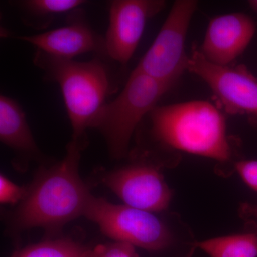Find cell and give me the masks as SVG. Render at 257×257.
<instances>
[{"instance_id":"7a4b0ae2","label":"cell","mask_w":257,"mask_h":257,"mask_svg":"<svg viewBox=\"0 0 257 257\" xmlns=\"http://www.w3.org/2000/svg\"><path fill=\"white\" fill-rule=\"evenodd\" d=\"M148 116L152 138L161 145L218 162L231 158L226 119L209 101L157 106Z\"/></svg>"},{"instance_id":"30bf717a","label":"cell","mask_w":257,"mask_h":257,"mask_svg":"<svg viewBox=\"0 0 257 257\" xmlns=\"http://www.w3.org/2000/svg\"><path fill=\"white\" fill-rule=\"evenodd\" d=\"M256 24L241 13L218 15L208 25L199 50L206 60L221 66L231 65L251 43Z\"/></svg>"},{"instance_id":"2e32d148","label":"cell","mask_w":257,"mask_h":257,"mask_svg":"<svg viewBox=\"0 0 257 257\" xmlns=\"http://www.w3.org/2000/svg\"><path fill=\"white\" fill-rule=\"evenodd\" d=\"M84 257H139L135 246L130 243L114 241L86 251Z\"/></svg>"},{"instance_id":"ac0fdd59","label":"cell","mask_w":257,"mask_h":257,"mask_svg":"<svg viewBox=\"0 0 257 257\" xmlns=\"http://www.w3.org/2000/svg\"><path fill=\"white\" fill-rule=\"evenodd\" d=\"M241 178L257 192V160H241L235 165Z\"/></svg>"},{"instance_id":"9c48e42d","label":"cell","mask_w":257,"mask_h":257,"mask_svg":"<svg viewBox=\"0 0 257 257\" xmlns=\"http://www.w3.org/2000/svg\"><path fill=\"white\" fill-rule=\"evenodd\" d=\"M166 6L163 0H115L109 8V23L104 38V52L125 64L136 51L147 22Z\"/></svg>"},{"instance_id":"6da1fadb","label":"cell","mask_w":257,"mask_h":257,"mask_svg":"<svg viewBox=\"0 0 257 257\" xmlns=\"http://www.w3.org/2000/svg\"><path fill=\"white\" fill-rule=\"evenodd\" d=\"M84 146V142L72 139L60 162L37 172L12 215V229L18 232L42 228L55 234L69 221L84 216L92 195L79 175Z\"/></svg>"},{"instance_id":"5b68a950","label":"cell","mask_w":257,"mask_h":257,"mask_svg":"<svg viewBox=\"0 0 257 257\" xmlns=\"http://www.w3.org/2000/svg\"><path fill=\"white\" fill-rule=\"evenodd\" d=\"M84 216L114 241L150 251L165 249L172 242L168 227L154 213L124 204H115L92 195Z\"/></svg>"},{"instance_id":"8fae6325","label":"cell","mask_w":257,"mask_h":257,"mask_svg":"<svg viewBox=\"0 0 257 257\" xmlns=\"http://www.w3.org/2000/svg\"><path fill=\"white\" fill-rule=\"evenodd\" d=\"M18 39L29 42L47 55L67 60H73L87 52L104 51V40L96 36L84 20L78 19L60 28Z\"/></svg>"},{"instance_id":"ba28073f","label":"cell","mask_w":257,"mask_h":257,"mask_svg":"<svg viewBox=\"0 0 257 257\" xmlns=\"http://www.w3.org/2000/svg\"><path fill=\"white\" fill-rule=\"evenodd\" d=\"M103 184L130 207L160 212L170 205L172 193L155 166L133 164L107 172Z\"/></svg>"},{"instance_id":"3957f363","label":"cell","mask_w":257,"mask_h":257,"mask_svg":"<svg viewBox=\"0 0 257 257\" xmlns=\"http://www.w3.org/2000/svg\"><path fill=\"white\" fill-rule=\"evenodd\" d=\"M34 60L47 78L60 86L73 132L72 139L85 143L86 130L92 128L110 92L106 66L96 59L77 62L52 57L40 50Z\"/></svg>"},{"instance_id":"4fadbf2b","label":"cell","mask_w":257,"mask_h":257,"mask_svg":"<svg viewBox=\"0 0 257 257\" xmlns=\"http://www.w3.org/2000/svg\"><path fill=\"white\" fill-rule=\"evenodd\" d=\"M197 246L209 257H257V234L219 236L198 243Z\"/></svg>"},{"instance_id":"e0dca14e","label":"cell","mask_w":257,"mask_h":257,"mask_svg":"<svg viewBox=\"0 0 257 257\" xmlns=\"http://www.w3.org/2000/svg\"><path fill=\"white\" fill-rule=\"evenodd\" d=\"M28 187H21L5 176H0V202L3 204H15L23 200Z\"/></svg>"},{"instance_id":"5bb4252c","label":"cell","mask_w":257,"mask_h":257,"mask_svg":"<svg viewBox=\"0 0 257 257\" xmlns=\"http://www.w3.org/2000/svg\"><path fill=\"white\" fill-rule=\"evenodd\" d=\"M87 250L70 239H57L32 245L15 257H84Z\"/></svg>"},{"instance_id":"8992f818","label":"cell","mask_w":257,"mask_h":257,"mask_svg":"<svg viewBox=\"0 0 257 257\" xmlns=\"http://www.w3.org/2000/svg\"><path fill=\"white\" fill-rule=\"evenodd\" d=\"M198 2L177 0L151 46L135 70L172 88L188 69L185 42Z\"/></svg>"},{"instance_id":"277c9868","label":"cell","mask_w":257,"mask_h":257,"mask_svg":"<svg viewBox=\"0 0 257 257\" xmlns=\"http://www.w3.org/2000/svg\"><path fill=\"white\" fill-rule=\"evenodd\" d=\"M170 89L167 84L134 69L119 95L106 103L93 123L106 140L111 157L127 154L135 130Z\"/></svg>"},{"instance_id":"7c38bea8","label":"cell","mask_w":257,"mask_h":257,"mask_svg":"<svg viewBox=\"0 0 257 257\" xmlns=\"http://www.w3.org/2000/svg\"><path fill=\"white\" fill-rule=\"evenodd\" d=\"M0 140L20 156L32 160L42 157L21 106L5 95L0 96Z\"/></svg>"},{"instance_id":"52a82bcc","label":"cell","mask_w":257,"mask_h":257,"mask_svg":"<svg viewBox=\"0 0 257 257\" xmlns=\"http://www.w3.org/2000/svg\"><path fill=\"white\" fill-rule=\"evenodd\" d=\"M187 70L209 86L227 114L246 116L257 126V77L246 66L217 65L194 49Z\"/></svg>"},{"instance_id":"d6986e66","label":"cell","mask_w":257,"mask_h":257,"mask_svg":"<svg viewBox=\"0 0 257 257\" xmlns=\"http://www.w3.org/2000/svg\"><path fill=\"white\" fill-rule=\"evenodd\" d=\"M243 211L245 215L254 218L257 221V204H246L243 207Z\"/></svg>"},{"instance_id":"ffe728a7","label":"cell","mask_w":257,"mask_h":257,"mask_svg":"<svg viewBox=\"0 0 257 257\" xmlns=\"http://www.w3.org/2000/svg\"><path fill=\"white\" fill-rule=\"evenodd\" d=\"M248 5L251 9L257 14V0H250L248 1Z\"/></svg>"},{"instance_id":"9a60e30c","label":"cell","mask_w":257,"mask_h":257,"mask_svg":"<svg viewBox=\"0 0 257 257\" xmlns=\"http://www.w3.org/2000/svg\"><path fill=\"white\" fill-rule=\"evenodd\" d=\"M84 3L82 0H27L21 2V5L27 15L39 20H50L77 9Z\"/></svg>"}]
</instances>
